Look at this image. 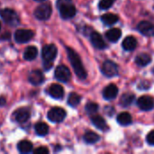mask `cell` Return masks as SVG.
I'll return each instance as SVG.
<instances>
[{"label":"cell","instance_id":"1","mask_svg":"<svg viewBox=\"0 0 154 154\" xmlns=\"http://www.w3.org/2000/svg\"><path fill=\"white\" fill-rule=\"evenodd\" d=\"M67 53H68V58L70 61V64L78 76L79 79H85L87 78V71L81 62V59L79 55L71 48L67 47Z\"/></svg>","mask_w":154,"mask_h":154},{"label":"cell","instance_id":"2","mask_svg":"<svg viewBox=\"0 0 154 154\" xmlns=\"http://www.w3.org/2000/svg\"><path fill=\"white\" fill-rule=\"evenodd\" d=\"M57 7L63 19H70L75 16L77 10L71 0H58Z\"/></svg>","mask_w":154,"mask_h":154},{"label":"cell","instance_id":"3","mask_svg":"<svg viewBox=\"0 0 154 154\" xmlns=\"http://www.w3.org/2000/svg\"><path fill=\"white\" fill-rule=\"evenodd\" d=\"M57 48L54 44H49L43 47L42 56L44 60L45 69H49L52 66V61L57 56Z\"/></svg>","mask_w":154,"mask_h":154},{"label":"cell","instance_id":"4","mask_svg":"<svg viewBox=\"0 0 154 154\" xmlns=\"http://www.w3.org/2000/svg\"><path fill=\"white\" fill-rule=\"evenodd\" d=\"M0 15L2 19L10 26H16L20 23L19 16L17 13L11 8H4L0 11Z\"/></svg>","mask_w":154,"mask_h":154},{"label":"cell","instance_id":"5","mask_svg":"<svg viewBox=\"0 0 154 154\" xmlns=\"http://www.w3.org/2000/svg\"><path fill=\"white\" fill-rule=\"evenodd\" d=\"M52 8L48 3L40 5L34 11V16L39 20H48L51 15Z\"/></svg>","mask_w":154,"mask_h":154},{"label":"cell","instance_id":"6","mask_svg":"<svg viewBox=\"0 0 154 154\" xmlns=\"http://www.w3.org/2000/svg\"><path fill=\"white\" fill-rule=\"evenodd\" d=\"M66 117V111L60 107H53L48 113V119L52 123H60Z\"/></svg>","mask_w":154,"mask_h":154},{"label":"cell","instance_id":"7","mask_svg":"<svg viewBox=\"0 0 154 154\" xmlns=\"http://www.w3.org/2000/svg\"><path fill=\"white\" fill-rule=\"evenodd\" d=\"M34 33L31 30H26V29H21L17 30L14 33V40L18 43H25L28 42L29 41L32 40L33 37Z\"/></svg>","mask_w":154,"mask_h":154},{"label":"cell","instance_id":"8","mask_svg":"<svg viewBox=\"0 0 154 154\" xmlns=\"http://www.w3.org/2000/svg\"><path fill=\"white\" fill-rule=\"evenodd\" d=\"M102 72L108 78L115 77L118 74V66L112 60H106L102 66Z\"/></svg>","mask_w":154,"mask_h":154},{"label":"cell","instance_id":"9","mask_svg":"<svg viewBox=\"0 0 154 154\" xmlns=\"http://www.w3.org/2000/svg\"><path fill=\"white\" fill-rule=\"evenodd\" d=\"M55 78L60 82H68L70 79V71L65 65H60L55 69Z\"/></svg>","mask_w":154,"mask_h":154},{"label":"cell","instance_id":"10","mask_svg":"<svg viewBox=\"0 0 154 154\" xmlns=\"http://www.w3.org/2000/svg\"><path fill=\"white\" fill-rule=\"evenodd\" d=\"M137 105L143 111H149L153 108L154 100L150 96H142L138 99Z\"/></svg>","mask_w":154,"mask_h":154},{"label":"cell","instance_id":"11","mask_svg":"<svg viewBox=\"0 0 154 154\" xmlns=\"http://www.w3.org/2000/svg\"><path fill=\"white\" fill-rule=\"evenodd\" d=\"M138 31L145 35V36H154V24L147 22V21H142L139 23L137 26Z\"/></svg>","mask_w":154,"mask_h":154},{"label":"cell","instance_id":"12","mask_svg":"<svg viewBox=\"0 0 154 154\" xmlns=\"http://www.w3.org/2000/svg\"><path fill=\"white\" fill-rule=\"evenodd\" d=\"M90 42L92 43V45L99 50L105 49L106 47V44L103 39V37L97 32H93L90 34Z\"/></svg>","mask_w":154,"mask_h":154},{"label":"cell","instance_id":"13","mask_svg":"<svg viewBox=\"0 0 154 154\" xmlns=\"http://www.w3.org/2000/svg\"><path fill=\"white\" fill-rule=\"evenodd\" d=\"M30 117L29 110L26 108H19L13 114V118L17 123H24Z\"/></svg>","mask_w":154,"mask_h":154},{"label":"cell","instance_id":"14","mask_svg":"<svg viewBox=\"0 0 154 154\" xmlns=\"http://www.w3.org/2000/svg\"><path fill=\"white\" fill-rule=\"evenodd\" d=\"M118 94V88L115 84H110L107 87L105 88L103 91V97L106 100H112L115 99L117 97Z\"/></svg>","mask_w":154,"mask_h":154},{"label":"cell","instance_id":"15","mask_svg":"<svg viewBox=\"0 0 154 154\" xmlns=\"http://www.w3.org/2000/svg\"><path fill=\"white\" fill-rule=\"evenodd\" d=\"M28 79L31 82V84L37 86V85H40L42 83V81L44 80V77L41 70H32L29 74Z\"/></svg>","mask_w":154,"mask_h":154},{"label":"cell","instance_id":"16","mask_svg":"<svg viewBox=\"0 0 154 154\" xmlns=\"http://www.w3.org/2000/svg\"><path fill=\"white\" fill-rule=\"evenodd\" d=\"M49 94L51 95V97H52L53 98L56 99H60L63 97L64 95V89L63 88L59 85V84H52L50 88H49Z\"/></svg>","mask_w":154,"mask_h":154},{"label":"cell","instance_id":"17","mask_svg":"<svg viewBox=\"0 0 154 154\" xmlns=\"http://www.w3.org/2000/svg\"><path fill=\"white\" fill-rule=\"evenodd\" d=\"M91 121H92L93 125H94L97 128H98L99 130L106 131V130H107V128H108L106 120H105L101 116H98V115L92 116Z\"/></svg>","mask_w":154,"mask_h":154},{"label":"cell","instance_id":"18","mask_svg":"<svg viewBox=\"0 0 154 154\" xmlns=\"http://www.w3.org/2000/svg\"><path fill=\"white\" fill-rule=\"evenodd\" d=\"M123 48L125 51H134L137 46V40L133 36H127L123 42Z\"/></svg>","mask_w":154,"mask_h":154},{"label":"cell","instance_id":"19","mask_svg":"<svg viewBox=\"0 0 154 154\" xmlns=\"http://www.w3.org/2000/svg\"><path fill=\"white\" fill-rule=\"evenodd\" d=\"M121 36H122V32L118 28H112L109 31H107L106 33V37L112 42H117Z\"/></svg>","mask_w":154,"mask_h":154},{"label":"cell","instance_id":"20","mask_svg":"<svg viewBox=\"0 0 154 154\" xmlns=\"http://www.w3.org/2000/svg\"><path fill=\"white\" fill-rule=\"evenodd\" d=\"M152 61V57L147 53H141L135 58V63L140 67H145Z\"/></svg>","mask_w":154,"mask_h":154},{"label":"cell","instance_id":"21","mask_svg":"<svg viewBox=\"0 0 154 154\" xmlns=\"http://www.w3.org/2000/svg\"><path fill=\"white\" fill-rule=\"evenodd\" d=\"M38 50L34 46H29L25 49L23 52V58L26 60H32L37 57Z\"/></svg>","mask_w":154,"mask_h":154},{"label":"cell","instance_id":"22","mask_svg":"<svg viewBox=\"0 0 154 154\" xmlns=\"http://www.w3.org/2000/svg\"><path fill=\"white\" fill-rule=\"evenodd\" d=\"M118 19H119V17H118L116 14H110V13L105 14L102 15V17H101L102 22H103L105 24H106V25H113L114 23H116L118 21Z\"/></svg>","mask_w":154,"mask_h":154},{"label":"cell","instance_id":"23","mask_svg":"<svg viewBox=\"0 0 154 154\" xmlns=\"http://www.w3.org/2000/svg\"><path fill=\"white\" fill-rule=\"evenodd\" d=\"M17 149L21 153H29L32 151V144L29 141H22L18 143Z\"/></svg>","mask_w":154,"mask_h":154},{"label":"cell","instance_id":"24","mask_svg":"<svg viewBox=\"0 0 154 154\" xmlns=\"http://www.w3.org/2000/svg\"><path fill=\"white\" fill-rule=\"evenodd\" d=\"M117 122L121 125H128L132 123V116L129 113L126 112L121 113L117 116Z\"/></svg>","mask_w":154,"mask_h":154},{"label":"cell","instance_id":"25","mask_svg":"<svg viewBox=\"0 0 154 154\" xmlns=\"http://www.w3.org/2000/svg\"><path fill=\"white\" fill-rule=\"evenodd\" d=\"M84 141L87 143H90V144H92V143H97L98 140H99V135L98 134H97L96 133H94V132H87L85 134H84Z\"/></svg>","mask_w":154,"mask_h":154},{"label":"cell","instance_id":"26","mask_svg":"<svg viewBox=\"0 0 154 154\" xmlns=\"http://www.w3.org/2000/svg\"><path fill=\"white\" fill-rule=\"evenodd\" d=\"M35 132L40 136H44L49 132V127L45 123H37L35 125Z\"/></svg>","mask_w":154,"mask_h":154},{"label":"cell","instance_id":"27","mask_svg":"<svg viewBox=\"0 0 154 154\" xmlns=\"http://www.w3.org/2000/svg\"><path fill=\"white\" fill-rule=\"evenodd\" d=\"M134 100V95L131 93L124 94L120 99V103L123 106H129Z\"/></svg>","mask_w":154,"mask_h":154},{"label":"cell","instance_id":"28","mask_svg":"<svg viewBox=\"0 0 154 154\" xmlns=\"http://www.w3.org/2000/svg\"><path fill=\"white\" fill-rule=\"evenodd\" d=\"M81 100V97L77 93H70L68 98V104L71 106H77Z\"/></svg>","mask_w":154,"mask_h":154},{"label":"cell","instance_id":"29","mask_svg":"<svg viewBox=\"0 0 154 154\" xmlns=\"http://www.w3.org/2000/svg\"><path fill=\"white\" fill-rule=\"evenodd\" d=\"M98 108H99L98 105H97V103H94V102H89V103H88L87 106H86V110H87V112H88L89 115H92V116L97 112Z\"/></svg>","mask_w":154,"mask_h":154},{"label":"cell","instance_id":"30","mask_svg":"<svg viewBox=\"0 0 154 154\" xmlns=\"http://www.w3.org/2000/svg\"><path fill=\"white\" fill-rule=\"evenodd\" d=\"M116 0H101L99 2V5H98V7L101 9V10H106L108 8H110L114 3H115Z\"/></svg>","mask_w":154,"mask_h":154},{"label":"cell","instance_id":"31","mask_svg":"<svg viewBox=\"0 0 154 154\" xmlns=\"http://www.w3.org/2000/svg\"><path fill=\"white\" fill-rule=\"evenodd\" d=\"M146 141H147V143L150 145H154V130L153 131H151L148 134V135L146 137Z\"/></svg>","mask_w":154,"mask_h":154},{"label":"cell","instance_id":"32","mask_svg":"<svg viewBox=\"0 0 154 154\" xmlns=\"http://www.w3.org/2000/svg\"><path fill=\"white\" fill-rule=\"evenodd\" d=\"M35 154H47L49 153V150L46 147H39L34 151Z\"/></svg>","mask_w":154,"mask_h":154},{"label":"cell","instance_id":"33","mask_svg":"<svg viewBox=\"0 0 154 154\" xmlns=\"http://www.w3.org/2000/svg\"><path fill=\"white\" fill-rule=\"evenodd\" d=\"M35 1H38V2H42V1H44V0H35Z\"/></svg>","mask_w":154,"mask_h":154},{"label":"cell","instance_id":"34","mask_svg":"<svg viewBox=\"0 0 154 154\" xmlns=\"http://www.w3.org/2000/svg\"><path fill=\"white\" fill-rule=\"evenodd\" d=\"M0 29H1V23H0Z\"/></svg>","mask_w":154,"mask_h":154}]
</instances>
